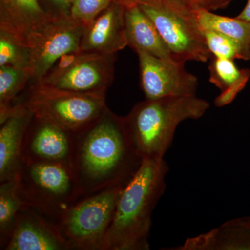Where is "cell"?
<instances>
[{
    "label": "cell",
    "instance_id": "cell-22",
    "mask_svg": "<svg viewBox=\"0 0 250 250\" xmlns=\"http://www.w3.org/2000/svg\"><path fill=\"white\" fill-rule=\"evenodd\" d=\"M233 59L211 57L208 72L209 82L223 91L231 86L241 77L243 69L239 70Z\"/></svg>",
    "mask_w": 250,
    "mask_h": 250
},
{
    "label": "cell",
    "instance_id": "cell-12",
    "mask_svg": "<svg viewBox=\"0 0 250 250\" xmlns=\"http://www.w3.org/2000/svg\"><path fill=\"white\" fill-rule=\"evenodd\" d=\"M55 18L40 0H0V32L31 48Z\"/></svg>",
    "mask_w": 250,
    "mask_h": 250
},
{
    "label": "cell",
    "instance_id": "cell-20",
    "mask_svg": "<svg viewBox=\"0 0 250 250\" xmlns=\"http://www.w3.org/2000/svg\"><path fill=\"white\" fill-rule=\"evenodd\" d=\"M30 80L31 72L27 67L0 66V121L17 102Z\"/></svg>",
    "mask_w": 250,
    "mask_h": 250
},
{
    "label": "cell",
    "instance_id": "cell-27",
    "mask_svg": "<svg viewBox=\"0 0 250 250\" xmlns=\"http://www.w3.org/2000/svg\"><path fill=\"white\" fill-rule=\"evenodd\" d=\"M232 0H205L204 8L209 11L224 9L227 7Z\"/></svg>",
    "mask_w": 250,
    "mask_h": 250
},
{
    "label": "cell",
    "instance_id": "cell-17",
    "mask_svg": "<svg viewBox=\"0 0 250 250\" xmlns=\"http://www.w3.org/2000/svg\"><path fill=\"white\" fill-rule=\"evenodd\" d=\"M177 250H250V217L229 220L218 228L188 238Z\"/></svg>",
    "mask_w": 250,
    "mask_h": 250
},
{
    "label": "cell",
    "instance_id": "cell-30",
    "mask_svg": "<svg viewBox=\"0 0 250 250\" xmlns=\"http://www.w3.org/2000/svg\"><path fill=\"white\" fill-rule=\"evenodd\" d=\"M123 2H132L136 3V4H143V3L150 2L153 0H120Z\"/></svg>",
    "mask_w": 250,
    "mask_h": 250
},
{
    "label": "cell",
    "instance_id": "cell-13",
    "mask_svg": "<svg viewBox=\"0 0 250 250\" xmlns=\"http://www.w3.org/2000/svg\"><path fill=\"white\" fill-rule=\"evenodd\" d=\"M34 113L21 102H16L0 121V183L16 178L22 168L23 141Z\"/></svg>",
    "mask_w": 250,
    "mask_h": 250
},
{
    "label": "cell",
    "instance_id": "cell-28",
    "mask_svg": "<svg viewBox=\"0 0 250 250\" xmlns=\"http://www.w3.org/2000/svg\"><path fill=\"white\" fill-rule=\"evenodd\" d=\"M178 1L192 9L204 8V4H205V0H178Z\"/></svg>",
    "mask_w": 250,
    "mask_h": 250
},
{
    "label": "cell",
    "instance_id": "cell-8",
    "mask_svg": "<svg viewBox=\"0 0 250 250\" xmlns=\"http://www.w3.org/2000/svg\"><path fill=\"white\" fill-rule=\"evenodd\" d=\"M116 54L81 51L75 62L62 71L47 75L39 83L56 89L106 95L114 80Z\"/></svg>",
    "mask_w": 250,
    "mask_h": 250
},
{
    "label": "cell",
    "instance_id": "cell-24",
    "mask_svg": "<svg viewBox=\"0 0 250 250\" xmlns=\"http://www.w3.org/2000/svg\"><path fill=\"white\" fill-rule=\"evenodd\" d=\"M114 1L116 0H73L70 18L88 25Z\"/></svg>",
    "mask_w": 250,
    "mask_h": 250
},
{
    "label": "cell",
    "instance_id": "cell-9",
    "mask_svg": "<svg viewBox=\"0 0 250 250\" xmlns=\"http://www.w3.org/2000/svg\"><path fill=\"white\" fill-rule=\"evenodd\" d=\"M136 54L141 87L146 99L196 95L198 79L186 70L185 62L159 58L143 51Z\"/></svg>",
    "mask_w": 250,
    "mask_h": 250
},
{
    "label": "cell",
    "instance_id": "cell-23",
    "mask_svg": "<svg viewBox=\"0 0 250 250\" xmlns=\"http://www.w3.org/2000/svg\"><path fill=\"white\" fill-rule=\"evenodd\" d=\"M202 32L212 57L243 60L241 48L236 41L218 31L203 29Z\"/></svg>",
    "mask_w": 250,
    "mask_h": 250
},
{
    "label": "cell",
    "instance_id": "cell-29",
    "mask_svg": "<svg viewBox=\"0 0 250 250\" xmlns=\"http://www.w3.org/2000/svg\"><path fill=\"white\" fill-rule=\"evenodd\" d=\"M237 18L246 22H250V0H248L246 6Z\"/></svg>",
    "mask_w": 250,
    "mask_h": 250
},
{
    "label": "cell",
    "instance_id": "cell-4",
    "mask_svg": "<svg viewBox=\"0 0 250 250\" xmlns=\"http://www.w3.org/2000/svg\"><path fill=\"white\" fill-rule=\"evenodd\" d=\"M126 184L113 186L70 206L56 224L67 250H102Z\"/></svg>",
    "mask_w": 250,
    "mask_h": 250
},
{
    "label": "cell",
    "instance_id": "cell-19",
    "mask_svg": "<svg viewBox=\"0 0 250 250\" xmlns=\"http://www.w3.org/2000/svg\"><path fill=\"white\" fill-rule=\"evenodd\" d=\"M0 184V249L4 250L18 215L29 207L20 195L16 179Z\"/></svg>",
    "mask_w": 250,
    "mask_h": 250
},
{
    "label": "cell",
    "instance_id": "cell-15",
    "mask_svg": "<svg viewBox=\"0 0 250 250\" xmlns=\"http://www.w3.org/2000/svg\"><path fill=\"white\" fill-rule=\"evenodd\" d=\"M4 250H67L55 224L31 208L18 215Z\"/></svg>",
    "mask_w": 250,
    "mask_h": 250
},
{
    "label": "cell",
    "instance_id": "cell-1",
    "mask_svg": "<svg viewBox=\"0 0 250 250\" xmlns=\"http://www.w3.org/2000/svg\"><path fill=\"white\" fill-rule=\"evenodd\" d=\"M143 160L130 141L124 117L106 107L98 119L75 134L72 172L76 202L127 184Z\"/></svg>",
    "mask_w": 250,
    "mask_h": 250
},
{
    "label": "cell",
    "instance_id": "cell-3",
    "mask_svg": "<svg viewBox=\"0 0 250 250\" xmlns=\"http://www.w3.org/2000/svg\"><path fill=\"white\" fill-rule=\"evenodd\" d=\"M210 107L196 95L148 100L136 104L125 123L136 152L144 159H162L182 122L201 118Z\"/></svg>",
    "mask_w": 250,
    "mask_h": 250
},
{
    "label": "cell",
    "instance_id": "cell-14",
    "mask_svg": "<svg viewBox=\"0 0 250 250\" xmlns=\"http://www.w3.org/2000/svg\"><path fill=\"white\" fill-rule=\"evenodd\" d=\"M125 5L116 0L85 27L80 50L89 53L114 54L127 47Z\"/></svg>",
    "mask_w": 250,
    "mask_h": 250
},
{
    "label": "cell",
    "instance_id": "cell-25",
    "mask_svg": "<svg viewBox=\"0 0 250 250\" xmlns=\"http://www.w3.org/2000/svg\"><path fill=\"white\" fill-rule=\"evenodd\" d=\"M250 78L249 69H243L240 78L231 86L229 87L215 99L214 104L217 107H223L232 103L237 95L246 87Z\"/></svg>",
    "mask_w": 250,
    "mask_h": 250
},
{
    "label": "cell",
    "instance_id": "cell-11",
    "mask_svg": "<svg viewBox=\"0 0 250 250\" xmlns=\"http://www.w3.org/2000/svg\"><path fill=\"white\" fill-rule=\"evenodd\" d=\"M75 134L34 116L23 141V162L60 164L72 170Z\"/></svg>",
    "mask_w": 250,
    "mask_h": 250
},
{
    "label": "cell",
    "instance_id": "cell-18",
    "mask_svg": "<svg viewBox=\"0 0 250 250\" xmlns=\"http://www.w3.org/2000/svg\"><path fill=\"white\" fill-rule=\"evenodd\" d=\"M195 15L202 30H213L228 36L241 47L243 60H250V22L237 17L220 16L205 8L195 9Z\"/></svg>",
    "mask_w": 250,
    "mask_h": 250
},
{
    "label": "cell",
    "instance_id": "cell-26",
    "mask_svg": "<svg viewBox=\"0 0 250 250\" xmlns=\"http://www.w3.org/2000/svg\"><path fill=\"white\" fill-rule=\"evenodd\" d=\"M73 0H40L41 4L55 18L70 16Z\"/></svg>",
    "mask_w": 250,
    "mask_h": 250
},
{
    "label": "cell",
    "instance_id": "cell-10",
    "mask_svg": "<svg viewBox=\"0 0 250 250\" xmlns=\"http://www.w3.org/2000/svg\"><path fill=\"white\" fill-rule=\"evenodd\" d=\"M85 24L67 17L56 18L31 47V80L29 85L39 83L64 54L80 50Z\"/></svg>",
    "mask_w": 250,
    "mask_h": 250
},
{
    "label": "cell",
    "instance_id": "cell-7",
    "mask_svg": "<svg viewBox=\"0 0 250 250\" xmlns=\"http://www.w3.org/2000/svg\"><path fill=\"white\" fill-rule=\"evenodd\" d=\"M138 4L154 23L179 62H207L211 59L203 32L197 22L195 9L178 0H153Z\"/></svg>",
    "mask_w": 250,
    "mask_h": 250
},
{
    "label": "cell",
    "instance_id": "cell-16",
    "mask_svg": "<svg viewBox=\"0 0 250 250\" xmlns=\"http://www.w3.org/2000/svg\"><path fill=\"white\" fill-rule=\"evenodd\" d=\"M123 3L125 5V31L128 46L136 52L143 51L159 58L178 61L163 40L154 23L139 5L132 2Z\"/></svg>",
    "mask_w": 250,
    "mask_h": 250
},
{
    "label": "cell",
    "instance_id": "cell-5",
    "mask_svg": "<svg viewBox=\"0 0 250 250\" xmlns=\"http://www.w3.org/2000/svg\"><path fill=\"white\" fill-rule=\"evenodd\" d=\"M26 205L54 224L76 202L71 169L51 163L24 164L16 178Z\"/></svg>",
    "mask_w": 250,
    "mask_h": 250
},
{
    "label": "cell",
    "instance_id": "cell-6",
    "mask_svg": "<svg viewBox=\"0 0 250 250\" xmlns=\"http://www.w3.org/2000/svg\"><path fill=\"white\" fill-rule=\"evenodd\" d=\"M106 95L56 89L36 83L29 85L21 102L34 116L47 120L76 134L93 123L107 107Z\"/></svg>",
    "mask_w": 250,
    "mask_h": 250
},
{
    "label": "cell",
    "instance_id": "cell-2",
    "mask_svg": "<svg viewBox=\"0 0 250 250\" xmlns=\"http://www.w3.org/2000/svg\"><path fill=\"white\" fill-rule=\"evenodd\" d=\"M164 158L144 159L125 186L102 250H148L152 215L166 188Z\"/></svg>",
    "mask_w": 250,
    "mask_h": 250
},
{
    "label": "cell",
    "instance_id": "cell-21",
    "mask_svg": "<svg viewBox=\"0 0 250 250\" xmlns=\"http://www.w3.org/2000/svg\"><path fill=\"white\" fill-rule=\"evenodd\" d=\"M31 47L0 32V66L30 67Z\"/></svg>",
    "mask_w": 250,
    "mask_h": 250
}]
</instances>
